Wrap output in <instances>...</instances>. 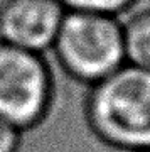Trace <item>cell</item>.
Instances as JSON below:
<instances>
[{
  "instance_id": "obj_1",
  "label": "cell",
  "mask_w": 150,
  "mask_h": 152,
  "mask_svg": "<svg viewBox=\"0 0 150 152\" xmlns=\"http://www.w3.org/2000/svg\"><path fill=\"white\" fill-rule=\"evenodd\" d=\"M84 117L93 135L115 151L150 149V71L125 63L90 86Z\"/></svg>"
},
{
  "instance_id": "obj_2",
  "label": "cell",
  "mask_w": 150,
  "mask_h": 152,
  "mask_svg": "<svg viewBox=\"0 0 150 152\" xmlns=\"http://www.w3.org/2000/svg\"><path fill=\"white\" fill-rule=\"evenodd\" d=\"M51 51L71 80L90 88L127 63L122 20L68 10Z\"/></svg>"
},
{
  "instance_id": "obj_3",
  "label": "cell",
  "mask_w": 150,
  "mask_h": 152,
  "mask_svg": "<svg viewBox=\"0 0 150 152\" xmlns=\"http://www.w3.org/2000/svg\"><path fill=\"white\" fill-rule=\"evenodd\" d=\"M56 98V80L44 54L0 41V118L20 132L46 122Z\"/></svg>"
},
{
  "instance_id": "obj_4",
  "label": "cell",
  "mask_w": 150,
  "mask_h": 152,
  "mask_svg": "<svg viewBox=\"0 0 150 152\" xmlns=\"http://www.w3.org/2000/svg\"><path fill=\"white\" fill-rule=\"evenodd\" d=\"M66 12L61 0H4L0 41L44 54L52 48Z\"/></svg>"
},
{
  "instance_id": "obj_5",
  "label": "cell",
  "mask_w": 150,
  "mask_h": 152,
  "mask_svg": "<svg viewBox=\"0 0 150 152\" xmlns=\"http://www.w3.org/2000/svg\"><path fill=\"white\" fill-rule=\"evenodd\" d=\"M122 27L127 64L150 71V7L132 12Z\"/></svg>"
},
{
  "instance_id": "obj_6",
  "label": "cell",
  "mask_w": 150,
  "mask_h": 152,
  "mask_svg": "<svg viewBox=\"0 0 150 152\" xmlns=\"http://www.w3.org/2000/svg\"><path fill=\"white\" fill-rule=\"evenodd\" d=\"M61 4L66 10L120 17L133 10L138 0H61Z\"/></svg>"
},
{
  "instance_id": "obj_7",
  "label": "cell",
  "mask_w": 150,
  "mask_h": 152,
  "mask_svg": "<svg viewBox=\"0 0 150 152\" xmlns=\"http://www.w3.org/2000/svg\"><path fill=\"white\" fill-rule=\"evenodd\" d=\"M22 134L17 127L0 118V152H19L22 144Z\"/></svg>"
},
{
  "instance_id": "obj_8",
  "label": "cell",
  "mask_w": 150,
  "mask_h": 152,
  "mask_svg": "<svg viewBox=\"0 0 150 152\" xmlns=\"http://www.w3.org/2000/svg\"><path fill=\"white\" fill-rule=\"evenodd\" d=\"M140 152H150V149H145V151H140Z\"/></svg>"
}]
</instances>
